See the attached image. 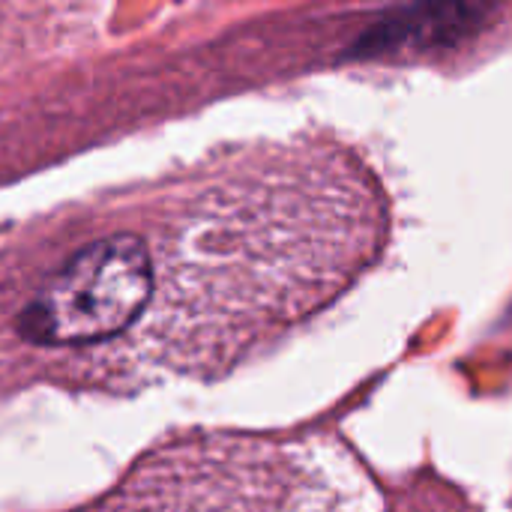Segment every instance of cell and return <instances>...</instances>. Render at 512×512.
<instances>
[{"label": "cell", "instance_id": "cell-1", "mask_svg": "<svg viewBox=\"0 0 512 512\" xmlns=\"http://www.w3.org/2000/svg\"><path fill=\"white\" fill-rule=\"evenodd\" d=\"M153 297V258L141 237L111 234L81 246L18 318L36 345H90L132 327Z\"/></svg>", "mask_w": 512, "mask_h": 512}, {"label": "cell", "instance_id": "cell-2", "mask_svg": "<svg viewBox=\"0 0 512 512\" xmlns=\"http://www.w3.org/2000/svg\"><path fill=\"white\" fill-rule=\"evenodd\" d=\"M489 9L486 6H462V3H441V6H408L390 12L360 39V54H402V51H429L438 45H456L474 30L483 27Z\"/></svg>", "mask_w": 512, "mask_h": 512}]
</instances>
